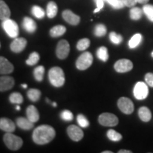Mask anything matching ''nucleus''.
<instances>
[{
	"instance_id": "f257e3e1",
	"label": "nucleus",
	"mask_w": 153,
	"mask_h": 153,
	"mask_svg": "<svg viewBox=\"0 0 153 153\" xmlns=\"http://www.w3.org/2000/svg\"><path fill=\"white\" fill-rule=\"evenodd\" d=\"M55 137V131L52 126L42 125L33 131L32 138L38 145H45L53 140Z\"/></svg>"
},
{
	"instance_id": "f03ea898",
	"label": "nucleus",
	"mask_w": 153,
	"mask_h": 153,
	"mask_svg": "<svg viewBox=\"0 0 153 153\" xmlns=\"http://www.w3.org/2000/svg\"><path fill=\"white\" fill-rule=\"evenodd\" d=\"M48 79L51 84L55 87L63 86L65 82V77L62 69L59 67H54L49 70Z\"/></svg>"
},
{
	"instance_id": "7ed1b4c3",
	"label": "nucleus",
	"mask_w": 153,
	"mask_h": 153,
	"mask_svg": "<svg viewBox=\"0 0 153 153\" xmlns=\"http://www.w3.org/2000/svg\"><path fill=\"white\" fill-rule=\"evenodd\" d=\"M3 140L6 146L11 150H18L23 145V140L11 133H6Z\"/></svg>"
},
{
	"instance_id": "20e7f679",
	"label": "nucleus",
	"mask_w": 153,
	"mask_h": 153,
	"mask_svg": "<svg viewBox=\"0 0 153 153\" xmlns=\"http://www.w3.org/2000/svg\"><path fill=\"white\" fill-rule=\"evenodd\" d=\"M2 28L9 37L16 38L19 36V26L14 20L7 19L2 22Z\"/></svg>"
},
{
	"instance_id": "39448f33",
	"label": "nucleus",
	"mask_w": 153,
	"mask_h": 153,
	"mask_svg": "<svg viewBox=\"0 0 153 153\" xmlns=\"http://www.w3.org/2000/svg\"><path fill=\"white\" fill-rule=\"evenodd\" d=\"M93 56L91 53L85 52L78 57L76 61V67L79 70H85L91 65Z\"/></svg>"
},
{
	"instance_id": "423d86ee",
	"label": "nucleus",
	"mask_w": 153,
	"mask_h": 153,
	"mask_svg": "<svg viewBox=\"0 0 153 153\" xmlns=\"http://www.w3.org/2000/svg\"><path fill=\"white\" fill-rule=\"evenodd\" d=\"M99 123L101 126L114 127L118 124V118L116 115L111 113H104L99 116Z\"/></svg>"
},
{
	"instance_id": "0eeeda50",
	"label": "nucleus",
	"mask_w": 153,
	"mask_h": 153,
	"mask_svg": "<svg viewBox=\"0 0 153 153\" xmlns=\"http://www.w3.org/2000/svg\"><path fill=\"white\" fill-rule=\"evenodd\" d=\"M148 87L145 82H138L135 85L133 89V94L137 100H143L148 96Z\"/></svg>"
},
{
	"instance_id": "6e6552de",
	"label": "nucleus",
	"mask_w": 153,
	"mask_h": 153,
	"mask_svg": "<svg viewBox=\"0 0 153 153\" xmlns=\"http://www.w3.org/2000/svg\"><path fill=\"white\" fill-rule=\"evenodd\" d=\"M70 51V44L66 40H61L57 43L56 48V55L60 60H64L68 56Z\"/></svg>"
},
{
	"instance_id": "1a4fd4ad",
	"label": "nucleus",
	"mask_w": 153,
	"mask_h": 153,
	"mask_svg": "<svg viewBox=\"0 0 153 153\" xmlns=\"http://www.w3.org/2000/svg\"><path fill=\"white\" fill-rule=\"evenodd\" d=\"M118 106L125 114H131L134 111L133 101L127 97H120L118 101Z\"/></svg>"
},
{
	"instance_id": "9d476101",
	"label": "nucleus",
	"mask_w": 153,
	"mask_h": 153,
	"mask_svg": "<svg viewBox=\"0 0 153 153\" xmlns=\"http://www.w3.org/2000/svg\"><path fill=\"white\" fill-rule=\"evenodd\" d=\"M133 68V62L128 59H120L114 65L115 70L120 73H124V72L131 71Z\"/></svg>"
},
{
	"instance_id": "9b49d317",
	"label": "nucleus",
	"mask_w": 153,
	"mask_h": 153,
	"mask_svg": "<svg viewBox=\"0 0 153 153\" xmlns=\"http://www.w3.org/2000/svg\"><path fill=\"white\" fill-rule=\"evenodd\" d=\"M67 133H68L70 139L76 141V142L81 140L84 137V133L82 130L78 126L74 125L68 126V129H67Z\"/></svg>"
},
{
	"instance_id": "f8f14e48",
	"label": "nucleus",
	"mask_w": 153,
	"mask_h": 153,
	"mask_svg": "<svg viewBox=\"0 0 153 153\" xmlns=\"http://www.w3.org/2000/svg\"><path fill=\"white\" fill-rule=\"evenodd\" d=\"M27 45V41L24 38H16L10 45V48L12 52L19 53L22 52Z\"/></svg>"
},
{
	"instance_id": "ddd939ff",
	"label": "nucleus",
	"mask_w": 153,
	"mask_h": 153,
	"mask_svg": "<svg viewBox=\"0 0 153 153\" xmlns=\"http://www.w3.org/2000/svg\"><path fill=\"white\" fill-rule=\"evenodd\" d=\"M14 65L6 57L0 56V74H11L14 71Z\"/></svg>"
},
{
	"instance_id": "4468645a",
	"label": "nucleus",
	"mask_w": 153,
	"mask_h": 153,
	"mask_svg": "<svg viewBox=\"0 0 153 153\" xmlns=\"http://www.w3.org/2000/svg\"><path fill=\"white\" fill-rule=\"evenodd\" d=\"M14 79L12 76H0V91L9 90L14 87Z\"/></svg>"
},
{
	"instance_id": "2eb2a0df",
	"label": "nucleus",
	"mask_w": 153,
	"mask_h": 153,
	"mask_svg": "<svg viewBox=\"0 0 153 153\" xmlns=\"http://www.w3.org/2000/svg\"><path fill=\"white\" fill-rule=\"evenodd\" d=\"M62 18L64 19V20L66 22L71 25H73V26L79 24V23L80 22V17L77 15L74 14L72 11L68 10V9L65 10L62 12Z\"/></svg>"
},
{
	"instance_id": "dca6fc26",
	"label": "nucleus",
	"mask_w": 153,
	"mask_h": 153,
	"mask_svg": "<svg viewBox=\"0 0 153 153\" xmlns=\"http://www.w3.org/2000/svg\"><path fill=\"white\" fill-rule=\"evenodd\" d=\"M0 129L6 133H13L16 129L14 122L9 118H0Z\"/></svg>"
},
{
	"instance_id": "f3484780",
	"label": "nucleus",
	"mask_w": 153,
	"mask_h": 153,
	"mask_svg": "<svg viewBox=\"0 0 153 153\" xmlns=\"http://www.w3.org/2000/svg\"><path fill=\"white\" fill-rule=\"evenodd\" d=\"M16 122L17 126H18L21 129L25 130V131H28V130L32 129L34 127V123L30 121L27 117H19L17 118Z\"/></svg>"
},
{
	"instance_id": "a211bd4d",
	"label": "nucleus",
	"mask_w": 153,
	"mask_h": 153,
	"mask_svg": "<svg viewBox=\"0 0 153 153\" xmlns=\"http://www.w3.org/2000/svg\"><path fill=\"white\" fill-rule=\"evenodd\" d=\"M26 113L27 118L33 123L38 122V120H39V113H38L37 108L33 106V105H30V106H28Z\"/></svg>"
},
{
	"instance_id": "6ab92c4d",
	"label": "nucleus",
	"mask_w": 153,
	"mask_h": 153,
	"mask_svg": "<svg viewBox=\"0 0 153 153\" xmlns=\"http://www.w3.org/2000/svg\"><path fill=\"white\" fill-rule=\"evenodd\" d=\"M23 27L28 33H34L37 29L36 22L29 17H25L23 21Z\"/></svg>"
},
{
	"instance_id": "aec40b11",
	"label": "nucleus",
	"mask_w": 153,
	"mask_h": 153,
	"mask_svg": "<svg viewBox=\"0 0 153 153\" xmlns=\"http://www.w3.org/2000/svg\"><path fill=\"white\" fill-rule=\"evenodd\" d=\"M10 16L11 11L9 7L3 0H0V19L2 21L6 20L9 19Z\"/></svg>"
},
{
	"instance_id": "412c9836",
	"label": "nucleus",
	"mask_w": 153,
	"mask_h": 153,
	"mask_svg": "<svg viewBox=\"0 0 153 153\" xmlns=\"http://www.w3.org/2000/svg\"><path fill=\"white\" fill-rule=\"evenodd\" d=\"M138 116L143 121L148 122L152 118V114L150 109L146 106H142L138 110Z\"/></svg>"
},
{
	"instance_id": "4be33fe9",
	"label": "nucleus",
	"mask_w": 153,
	"mask_h": 153,
	"mask_svg": "<svg viewBox=\"0 0 153 153\" xmlns=\"http://www.w3.org/2000/svg\"><path fill=\"white\" fill-rule=\"evenodd\" d=\"M66 32L65 26L62 25H57L50 30V35L53 38H57L62 36Z\"/></svg>"
},
{
	"instance_id": "5701e85b",
	"label": "nucleus",
	"mask_w": 153,
	"mask_h": 153,
	"mask_svg": "<svg viewBox=\"0 0 153 153\" xmlns=\"http://www.w3.org/2000/svg\"><path fill=\"white\" fill-rule=\"evenodd\" d=\"M57 6L56 3L54 1H50L47 5V9H46V13L47 16L50 19L54 18L55 16H56L57 14Z\"/></svg>"
},
{
	"instance_id": "b1692460",
	"label": "nucleus",
	"mask_w": 153,
	"mask_h": 153,
	"mask_svg": "<svg viewBox=\"0 0 153 153\" xmlns=\"http://www.w3.org/2000/svg\"><path fill=\"white\" fill-rule=\"evenodd\" d=\"M41 95V91L37 89H30L27 92L28 98L31 101H33V102H36V101L39 100Z\"/></svg>"
},
{
	"instance_id": "393cba45",
	"label": "nucleus",
	"mask_w": 153,
	"mask_h": 153,
	"mask_svg": "<svg viewBox=\"0 0 153 153\" xmlns=\"http://www.w3.org/2000/svg\"><path fill=\"white\" fill-rule=\"evenodd\" d=\"M143 40V36L141 34L136 33L135 34L133 37L131 38L128 42V45L130 48H135L138 46L140 43H141Z\"/></svg>"
},
{
	"instance_id": "a878e982",
	"label": "nucleus",
	"mask_w": 153,
	"mask_h": 153,
	"mask_svg": "<svg viewBox=\"0 0 153 153\" xmlns=\"http://www.w3.org/2000/svg\"><path fill=\"white\" fill-rule=\"evenodd\" d=\"M44 73H45V68L43 66L40 65L36 67L34 69L33 71V75L36 81L38 82H42L43 79Z\"/></svg>"
},
{
	"instance_id": "bb28decb",
	"label": "nucleus",
	"mask_w": 153,
	"mask_h": 153,
	"mask_svg": "<svg viewBox=\"0 0 153 153\" xmlns=\"http://www.w3.org/2000/svg\"><path fill=\"white\" fill-rule=\"evenodd\" d=\"M97 55L99 60L104 61V62H106L108 59V50L106 47L101 46L97 50Z\"/></svg>"
},
{
	"instance_id": "cd10ccee",
	"label": "nucleus",
	"mask_w": 153,
	"mask_h": 153,
	"mask_svg": "<svg viewBox=\"0 0 153 153\" xmlns=\"http://www.w3.org/2000/svg\"><path fill=\"white\" fill-rule=\"evenodd\" d=\"M9 101L11 104H21L24 101V98L23 96L19 92H14L11 94L9 96Z\"/></svg>"
},
{
	"instance_id": "c85d7f7f",
	"label": "nucleus",
	"mask_w": 153,
	"mask_h": 153,
	"mask_svg": "<svg viewBox=\"0 0 153 153\" xmlns=\"http://www.w3.org/2000/svg\"><path fill=\"white\" fill-rule=\"evenodd\" d=\"M143 15V11L138 7H133L130 11V17L133 20L137 21L141 19Z\"/></svg>"
},
{
	"instance_id": "c756f323",
	"label": "nucleus",
	"mask_w": 153,
	"mask_h": 153,
	"mask_svg": "<svg viewBox=\"0 0 153 153\" xmlns=\"http://www.w3.org/2000/svg\"><path fill=\"white\" fill-rule=\"evenodd\" d=\"M106 135L108 139L112 141H114V142H118V141H120L122 139V135L119 133H118V132L113 129L108 130Z\"/></svg>"
},
{
	"instance_id": "7c9ffc66",
	"label": "nucleus",
	"mask_w": 153,
	"mask_h": 153,
	"mask_svg": "<svg viewBox=\"0 0 153 153\" xmlns=\"http://www.w3.org/2000/svg\"><path fill=\"white\" fill-rule=\"evenodd\" d=\"M39 59H40L39 54L36 52H33L30 54L28 60L26 61V63L29 66L35 65H36L38 62Z\"/></svg>"
},
{
	"instance_id": "2f4dec72",
	"label": "nucleus",
	"mask_w": 153,
	"mask_h": 153,
	"mask_svg": "<svg viewBox=\"0 0 153 153\" xmlns=\"http://www.w3.org/2000/svg\"><path fill=\"white\" fill-rule=\"evenodd\" d=\"M107 31L106 27L104 26V24H97V26H95L94 28V33L96 36L97 37H102L106 35Z\"/></svg>"
},
{
	"instance_id": "473e14b6",
	"label": "nucleus",
	"mask_w": 153,
	"mask_h": 153,
	"mask_svg": "<svg viewBox=\"0 0 153 153\" xmlns=\"http://www.w3.org/2000/svg\"><path fill=\"white\" fill-rule=\"evenodd\" d=\"M89 45H90V40L88 39V38H82L78 41L77 44H76V48L80 51H83L88 48Z\"/></svg>"
},
{
	"instance_id": "72a5a7b5",
	"label": "nucleus",
	"mask_w": 153,
	"mask_h": 153,
	"mask_svg": "<svg viewBox=\"0 0 153 153\" xmlns=\"http://www.w3.org/2000/svg\"><path fill=\"white\" fill-rule=\"evenodd\" d=\"M31 12L32 14L37 19H41L45 16V11L38 6H33L31 9Z\"/></svg>"
},
{
	"instance_id": "f704fd0d",
	"label": "nucleus",
	"mask_w": 153,
	"mask_h": 153,
	"mask_svg": "<svg viewBox=\"0 0 153 153\" xmlns=\"http://www.w3.org/2000/svg\"><path fill=\"white\" fill-rule=\"evenodd\" d=\"M143 11L149 20L153 22V5L145 4L143 7Z\"/></svg>"
},
{
	"instance_id": "c9c22d12",
	"label": "nucleus",
	"mask_w": 153,
	"mask_h": 153,
	"mask_svg": "<svg viewBox=\"0 0 153 153\" xmlns=\"http://www.w3.org/2000/svg\"><path fill=\"white\" fill-rule=\"evenodd\" d=\"M109 38L110 41L112 42L114 44L116 45H119L123 41V37L120 34H117L115 32H111L109 34Z\"/></svg>"
},
{
	"instance_id": "e433bc0d",
	"label": "nucleus",
	"mask_w": 153,
	"mask_h": 153,
	"mask_svg": "<svg viewBox=\"0 0 153 153\" xmlns=\"http://www.w3.org/2000/svg\"><path fill=\"white\" fill-rule=\"evenodd\" d=\"M76 121H77L78 124L79 126H81L82 128H87L89 126V120L87 119V118L85 117L84 115L79 114L76 117Z\"/></svg>"
},
{
	"instance_id": "4c0bfd02",
	"label": "nucleus",
	"mask_w": 153,
	"mask_h": 153,
	"mask_svg": "<svg viewBox=\"0 0 153 153\" xmlns=\"http://www.w3.org/2000/svg\"><path fill=\"white\" fill-rule=\"evenodd\" d=\"M106 1L115 9H122L125 6L122 0H106Z\"/></svg>"
},
{
	"instance_id": "58836bf2",
	"label": "nucleus",
	"mask_w": 153,
	"mask_h": 153,
	"mask_svg": "<svg viewBox=\"0 0 153 153\" xmlns=\"http://www.w3.org/2000/svg\"><path fill=\"white\" fill-rule=\"evenodd\" d=\"M60 117L63 120L65 121H71L73 120V114L69 110H63L60 114Z\"/></svg>"
},
{
	"instance_id": "ea45409f",
	"label": "nucleus",
	"mask_w": 153,
	"mask_h": 153,
	"mask_svg": "<svg viewBox=\"0 0 153 153\" xmlns=\"http://www.w3.org/2000/svg\"><path fill=\"white\" fill-rule=\"evenodd\" d=\"M145 82H147V84H148L150 87H153V74L152 73L149 72V73H147L145 74Z\"/></svg>"
},
{
	"instance_id": "a19ab883",
	"label": "nucleus",
	"mask_w": 153,
	"mask_h": 153,
	"mask_svg": "<svg viewBox=\"0 0 153 153\" xmlns=\"http://www.w3.org/2000/svg\"><path fill=\"white\" fill-rule=\"evenodd\" d=\"M95 2H96V4H97V9H94V13H97L100 10H101V9H103V7H104V0H96Z\"/></svg>"
},
{
	"instance_id": "79ce46f5",
	"label": "nucleus",
	"mask_w": 153,
	"mask_h": 153,
	"mask_svg": "<svg viewBox=\"0 0 153 153\" xmlns=\"http://www.w3.org/2000/svg\"><path fill=\"white\" fill-rule=\"evenodd\" d=\"M124 5L128 7H133L136 4V0H122Z\"/></svg>"
},
{
	"instance_id": "37998d69",
	"label": "nucleus",
	"mask_w": 153,
	"mask_h": 153,
	"mask_svg": "<svg viewBox=\"0 0 153 153\" xmlns=\"http://www.w3.org/2000/svg\"><path fill=\"white\" fill-rule=\"evenodd\" d=\"M137 3L140 4H146L149 1V0H136Z\"/></svg>"
},
{
	"instance_id": "c03bdc74",
	"label": "nucleus",
	"mask_w": 153,
	"mask_h": 153,
	"mask_svg": "<svg viewBox=\"0 0 153 153\" xmlns=\"http://www.w3.org/2000/svg\"><path fill=\"white\" fill-rule=\"evenodd\" d=\"M118 153H132V151L127 150H120L118 151Z\"/></svg>"
},
{
	"instance_id": "a18cd8bd",
	"label": "nucleus",
	"mask_w": 153,
	"mask_h": 153,
	"mask_svg": "<svg viewBox=\"0 0 153 153\" xmlns=\"http://www.w3.org/2000/svg\"><path fill=\"white\" fill-rule=\"evenodd\" d=\"M22 87L24 88V89H26V88H27V87H28V85H26V84H22Z\"/></svg>"
},
{
	"instance_id": "49530a36",
	"label": "nucleus",
	"mask_w": 153,
	"mask_h": 153,
	"mask_svg": "<svg viewBox=\"0 0 153 153\" xmlns=\"http://www.w3.org/2000/svg\"><path fill=\"white\" fill-rule=\"evenodd\" d=\"M16 109L17 111H19V110H20V109H21V107H20V106H19V105H17V106H16Z\"/></svg>"
},
{
	"instance_id": "de8ad7c7",
	"label": "nucleus",
	"mask_w": 153,
	"mask_h": 153,
	"mask_svg": "<svg viewBox=\"0 0 153 153\" xmlns=\"http://www.w3.org/2000/svg\"><path fill=\"white\" fill-rule=\"evenodd\" d=\"M103 153H113V152H111V151H104Z\"/></svg>"
},
{
	"instance_id": "09e8293b",
	"label": "nucleus",
	"mask_w": 153,
	"mask_h": 153,
	"mask_svg": "<svg viewBox=\"0 0 153 153\" xmlns=\"http://www.w3.org/2000/svg\"><path fill=\"white\" fill-rule=\"evenodd\" d=\"M53 106H54V107H56V106H57V104H56V103H55V102H53Z\"/></svg>"
},
{
	"instance_id": "8fccbe9b",
	"label": "nucleus",
	"mask_w": 153,
	"mask_h": 153,
	"mask_svg": "<svg viewBox=\"0 0 153 153\" xmlns=\"http://www.w3.org/2000/svg\"><path fill=\"white\" fill-rule=\"evenodd\" d=\"M151 55H152V57H153V51L152 52V53H151Z\"/></svg>"
},
{
	"instance_id": "3c124183",
	"label": "nucleus",
	"mask_w": 153,
	"mask_h": 153,
	"mask_svg": "<svg viewBox=\"0 0 153 153\" xmlns=\"http://www.w3.org/2000/svg\"><path fill=\"white\" fill-rule=\"evenodd\" d=\"M94 1H96V0H94ZM104 1H106V0H104Z\"/></svg>"
}]
</instances>
